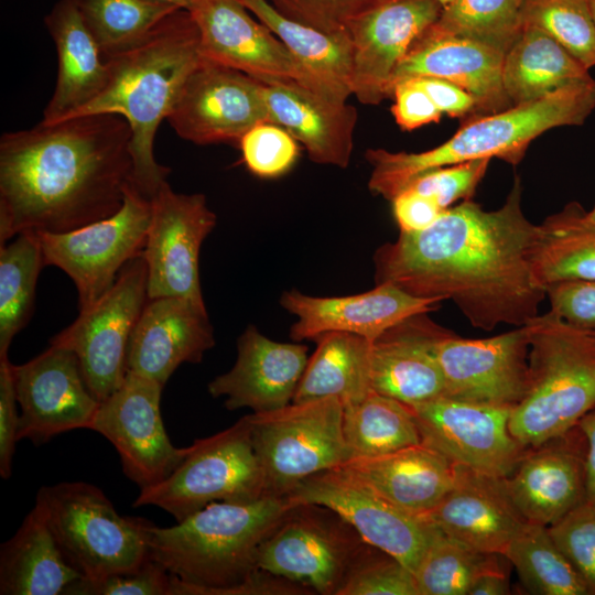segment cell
<instances>
[{
  "instance_id": "1",
  "label": "cell",
  "mask_w": 595,
  "mask_h": 595,
  "mask_svg": "<svg viewBox=\"0 0 595 595\" xmlns=\"http://www.w3.org/2000/svg\"><path fill=\"white\" fill-rule=\"evenodd\" d=\"M517 176L505 204L485 210L466 199L428 228L401 232L375 253L376 284L451 300L473 327L522 326L547 298L531 268L537 225L523 214Z\"/></svg>"
},
{
  "instance_id": "2",
  "label": "cell",
  "mask_w": 595,
  "mask_h": 595,
  "mask_svg": "<svg viewBox=\"0 0 595 595\" xmlns=\"http://www.w3.org/2000/svg\"><path fill=\"white\" fill-rule=\"evenodd\" d=\"M132 132L116 113L6 132L0 140V245L23 232H65L121 208L133 181Z\"/></svg>"
},
{
  "instance_id": "3",
  "label": "cell",
  "mask_w": 595,
  "mask_h": 595,
  "mask_svg": "<svg viewBox=\"0 0 595 595\" xmlns=\"http://www.w3.org/2000/svg\"><path fill=\"white\" fill-rule=\"evenodd\" d=\"M102 57L107 65L104 88L71 118L122 116L132 132L133 182L151 198L170 173L154 158L156 131L202 61L197 25L190 11L178 9L137 43Z\"/></svg>"
},
{
  "instance_id": "4",
  "label": "cell",
  "mask_w": 595,
  "mask_h": 595,
  "mask_svg": "<svg viewBox=\"0 0 595 595\" xmlns=\"http://www.w3.org/2000/svg\"><path fill=\"white\" fill-rule=\"evenodd\" d=\"M293 507L286 497L217 501L171 527L147 519L149 556L172 576V595H229L257 570L259 547Z\"/></svg>"
},
{
  "instance_id": "5",
  "label": "cell",
  "mask_w": 595,
  "mask_h": 595,
  "mask_svg": "<svg viewBox=\"0 0 595 595\" xmlns=\"http://www.w3.org/2000/svg\"><path fill=\"white\" fill-rule=\"evenodd\" d=\"M595 109V79L560 89L542 99L507 110L470 117L444 143L422 152L369 149V190L391 201L412 178L426 171L479 159L517 165L529 144L543 132L583 125Z\"/></svg>"
},
{
  "instance_id": "6",
  "label": "cell",
  "mask_w": 595,
  "mask_h": 595,
  "mask_svg": "<svg viewBox=\"0 0 595 595\" xmlns=\"http://www.w3.org/2000/svg\"><path fill=\"white\" fill-rule=\"evenodd\" d=\"M524 325L529 383L512 409L509 430L523 446L533 447L577 424L595 405V333L552 311Z\"/></svg>"
},
{
  "instance_id": "7",
  "label": "cell",
  "mask_w": 595,
  "mask_h": 595,
  "mask_svg": "<svg viewBox=\"0 0 595 595\" xmlns=\"http://www.w3.org/2000/svg\"><path fill=\"white\" fill-rule=\"evenodd\" d=\"M35 506L67 564L86 581L139 569L150 556L147 519L123 517L97 486L63 482L43 486Z\"/></svg>"
},
{
  "instance_id": "8",
  "label": "cell",
  "mask_w": 595,
  "mask_h": 595,
  "mask_svg": "<svg viewBox=\"0 0 595 595\" xmlns=\"http://www.w3.org/2000/svg\"><path fill=\"white\" fill-rule=\"evenodd\" d=\"M266 495L248 415L187 446L181 464L162 482L140 489L133 507L155 506L180 522L217 501H253Z\"/></svg>"
},
{
  "instance_id": "9",
  "label": "cell",
  "mask_w": 595,
  "mask_h": 595,
  "mask_svg": "<svg viewBox=\"0 0 595 595\" xmlns=\"http://www.w3.org/2000/svg\"><path fill=\"white\" fill-rule=\"evenodd\" d=\"M343 415L336 398L248 414L267 496L284 497L309 476L349 459Z\"/></svg>"
},
{
  "instance_id": "10",
  "label": "cell",
  "mask_w": 595,
  "mask_h": 595,
  "mask_svg": "<svg viewBox=\"0 0 595 595\" xmlns=\"http://www.w3.org/2000/svg\"><path fill=\"white\" fill-rule=\"evenodd\" d=\"M372 545L324 506H293L261 542L257 567L312 589L337 595Z\"/></svg>"
},
{
  "instance_id": "11",
  "label": "cell",
  "mask_w": 595,
  "mask_h": 595,
  "mask_svg": "<svg viewBox=\"0 0 595 595\" xmlns=\"http://www.w3.org/2000/svg\"><path fill=\"white\" fill-rule=\"evenodd\" d=\"M151 219V198L134 182L111 216L65 232L36 231L44 266H55L74 282L78 307L96 302L121 269L142 255Z\"/></svg>"
},
{
  "instance_id": "12",
  "label": "cell",
  "mask_w": 595,
  "mask_h": 595,
  "mask_svg": "<svg viewBox=\"0 0 595 595\" xmlns=\"http://www.w3.org/2000/svg\"><path fill=\"white\" fill-rule=\"evenodd\" d=\"M293 505L315 504L346 520L370 545L390 554L413 574L441 530L338 466L302 480L286 496Z\"/></svg>"
},
{
  "instance_id": "13",
  "label": "cell",
  "mask_w": 595,
  "mask_h": 595,
  "mask_svg": "<svg viewBox=\"0 0 595 595\" xmlns=\"http://www.w3.org/2000/svg\"><path fill=\"white\" fill-rule=\"evenodd\" d=\"M148 270L140 256L129 261L115 283L50 344L72 350L84 379L98 401L122 383L133 328L148 301Z\"/></svg>"
},
{
  "instance_id": "14",
  "label": "cell",
  "mask_w": 595,
  "mask_h": 595,
  "mask_svg": "<svg viewBox=\"0 0 595 595\" xmlns=\"http://www.w3.org/2000/svg\"><path fill=\"white\" fill-rule=\"evenodd\" d=\"M216 214L203 194H180L164 181L151 197V219L141 257L148 298L186 299L206 310L199 281V251L215 228Z\"/></svg>"
},
{
  "instance_id": "15",
  "label": "cell",
  "mask_w": 595,
  "mask_h": 595,
  "mask_svg": "<svg viewBox=\"0 0 595 595\" xmlns=\"http://www.w3.org/2000/svg\"><path fill=\"white\" fill-rule=\"evenodd\" d=\"M164 386L127 371L118 389L99 402L89 430L116 448L125 475L140 489L166 478L184 459L187 447L172 444L160 403Z\"/></svg>"
},
{
  "instance_id": "16",
  "label": "cell",
  "mask_w": 595,
  "mask_h": 595,
  "mask_svg": "<svg viewBox=\"0 0 595 595\" xmlns=\"http://www.w3.org/2000/svg\"><path fill=\"white\" fill-rule=\"evenodd\" d=\"M411 408L422 443L454 464L508 477L528 448L510 433L511 407L441 396Z\"/></svg>"
},
{
  "instance_id": "17",
  "label": "cell",
  "mask_w": 595,
  "mask_h": 595,
  "mask_svg": "<svg viewBox=\"0 0 595 595\" xmlns=\"http://www.w3.org/2000/svg\"><path fill=\"white\" fill-rule=\"evenodd\" d=\"M166 120L178 137L198 145L238 143L253 126L269 121L263 84L202 57Z\"/></svg>"
},
{
  "instance_id": "18",
  "label": "cell",
  "mask_w": 595,
  "mask_h": 595,
  "mask_svg": "<svg viewBox=\"0 0 595 595\" xmlns=\"http://www.w3.org/2000/svg\"><path fill=\"white\" fill-rule=\"evenodd\" d=\"M20 408L18 440L39 445L77 429H88L99 401L88 388L76 355L50 344L22 365H11Z\"/></svg>"
},
{
  "instance_id": "19",
  "label": "cell",
  "mask_w": 595,
  "mask_h": 595,
  "mask_svg": "<svg viewBox=\"0 0 595 595\" xmlns=\"http://www.w3.org/2000/svg\"><path fill=\"white\" fill-rule=\"evenodd\" d=\"M445 396L515 408L529 383L526 325L487 338H462L450 332L437 343Z\"/></svg>"
},
{
  "instance_id": "20",
  "label": "cell",
  "mask_w": 595,
  "mask_h": 595,
  "mask_svg": "<svg viewBox=\"0 0 595 595\" xmlns=\"http://www.w3.org/2000/svg\"><path fill=\"white\" fill-rule=\"evenodd\" d=\"M446 0H386L347 28L351 43L353 95L364 105L391 97L396 67L412 43L435 23Z\"/></svg>"
},
{
  "instance_id": "21",
  "label": "cell",
  "mask_w": 595,
  "mask_h": 595,
  "mask_svg": "<svg viewBox=\"0 0 595 595\" xmlns=\"http://www.w3.org/2000/svg\"><path fill=\"white\" fill-rule=\"evenodd\" d=\"M190 13L203 58L260 83L294 82L310 89L306 74L279 37L241 0H193Z\"/></svg>"
},
{
  "instance_id": "22",
  "label": "cell",
  "mask_w": 595,
  "mask_h": 595,
  "mask_svg": "<svg viewBox=\"0 0 595 595\" xmlns=\"http://www.w3.org/2000/svg\"><path fill=\"white\" fill-rule=\"evenodd\" d=\"M440 302L439 299L414 296L389 282L347 296H311L290 290L280 298L281 306L296 316L290 329L294 342L340 332L372 343L402 321L436 310Z\"/></svg>"
},
{
  "instance_id": "23",
  "label": "cell",
  "mask_w": 595,
  "mask_h": 595,
  "mask_svg": "<svg viewBox=\"0 0 595 595\" xmlns=\"http://www.w3.org/2000/svg\"><path fill=\"white\" fill-rule=\"evenodd\" d=\"M586 456L587 440L578 424L527 448L506 477L527 521L549 527L585 500Z\"/></svg>"
},
{
  "instance_id": "24",
  "label": "cell",
  "mask_w": 595,
  "mask_h": 595,
  "mask_svg": "<svg viewBox=\"0 0 595 595\" xmlns=\"http://www.w3.org/2000/svg\"><path fill=\"white\" fill-rule=\"evenodd\" d=\"M502 61L501 52L435 22L419 35L396 67L390 93L402 80L436 77L470 94L477 116L500 112L512 107L504 88Z\"/></svg>"
},
{
  "instance_id": "25",
  "label": "cell",
  "mask_w": 595,
  "mask_h": 595,
  "mask_svg": "<svg viewBox=\"0 0 595 595\" xmlns=\"http://www.w3.org/2000/svg\"><path fill=\"white\" fill-rule=\"evenodd\" d=\"M237 350L231 369L208 383L213 398L225 397L228 410L250 409L252 413L292 403L309 360L307 346L272 340L249 325L237 340Z\"/></svg>"
},
{
  "instance_id": "26",
  "label": "cell",
  "mask_w": 595,
  "mask_h": 595,
  "mask_svg": "<svg viewBox=\"0 0 595 595\" xmlns=\"http://www.w3.org/2000/svg\"><path fill=\"white\" fill-rule=\"evenodd\" d=\"M426 517L445 536L502 556L527 522L512 500L506 477L458 464L453 486Z\"/></svg>"
},
{
  "instance_id": "27",
  "label": "cell",
  "mask_w": 595,
  "mask_h": 595,
  "mask_svg": "<svg viewBox=\"0 0 595 595\" xmlns=\"http://www.w3.org/2000/svg\"><path fill=\"white\" fill-rule=\"evenodd\" d=\"M215 345L207 310L186 299H148L131 334L126 367L165 386L184 363L197 364Z\"/></svg>"
},
{
  "instance_id": "28",
  "label": "cell",
  "mask_w": 595,
  "mask_h": 595,
  "mask_svg": "<svg viewBox=\"0 0 595 595\" xmlns=\"http://www.w3.org/2000/svg\"><path fill=\"white\" fill-rule=\"evenodd\" d=\"M425 314L402 321L371 344L372 390L410 407L445 396L436 348L450 331Z\"/></svg>"
},
{
  "instance_id": "29",
  "label": "cell",
  "mask_w": 595,
  "mask_h": 595,
  "mask_svg": "<svg viewBox=\"0 0 595 595\" xmlns=\"http://www.w3.org/2000/svg\"><path fill=\"white\" fill-rule=\"evenodd\" d=\"M263 84L269 121L302 144L311 161L345 169L349 165L357 109L332 101L294 82Z\"/></svg>"
},
{
  "instance_id": "30",
  "label": "cell",
  "mask_w": 595,
  "mask_h": 595,
  "mask_svg": "<svg viewBox=\"0 0 595 595\" xmlns=\"http://www.w3.org/2000/svg\"><path fill=\"white\" fill-rule=\"evenodd\" d=\"M44 21L57 53L55 89L42 119L51 123L71 118L101 91L107 65L79 0H60Z\"/></svg>"
},
{
  "instance_id": "31",
  "label": "cell",
  "mask_w": 595,
  "mask_h": 595,
  "mask_svg": "<svg viewBox=\"0 0 595 595\" xmlns=\"http://www.w3.org/2000/svg\"><path fill=\"white\" fill-rule=\"evenodd\" d=\"M340 467L399 507L426 516L451 489L455 464L420 443L377 457H353Z\"/></svg>"
},
{
  "instance_id": "32",
  "label": "cell",
  "mask_w": 595,
  "mask_h": 595,
  "mask_svg": "<svg viewBox=\"0 0 595 595\" xmlns=\"http://www.w3.org/2000/svg\"><path fill=\"white\" fill-rule=\"evenodd\" d=\"M241 1L284 44L306 74L312 91L332 101H347L353 95V55L347 33L328 34L292 21L268 0Z\"/></svg>"
},
{
  "instance_id": "33",
  "label": "cell",
  "mask_w": 595,
  "mask_h": 595,
  "mask_svg": "<svg viewBox=\"0 0 595 595\" xmlns=\"http://www.w3.org/2000/svg\"><path fill=\"white\" fill-rule=\"evenodd\" d=\"M78 578L34 505L15 533L1 544L0 594L64 595Z\"/></svg>"
},
{
  "instance_id": "34",
  "label": "cell",
  "mask_w": 595,
  "mask_h": 595,
  "mask_svg": "<svg viewBox=\"0 0 595 595\" xmlns=\"http://www.w3.org/2000/svg\"><path fill=\"white\" fill-rule=\"evenodd\" d=\"M591 78L589 69L533 26L523 25L504 54L502 83L512 106L542 99Z\"/></svg>"
},
{
  "instance_id": "35",
  "label": "cell",
  "mask_w": 595,
  "mask_h": 595,
  "mask_svg": "<svg viewBox=\"0 0 595 595\" xmlns=\"http://www.w3.org/2000/svg\"><path fill=\"white\" fill-rule=\"evenodd\" d=\"M538 284L595 280V221L577 202L537 225L530 253Z\"/></svg>"
},
{
  "instance_id": "36",
  "label": "cell",
  "mask_w": 595,
  "mask_h": 595,
  "mask_svg": "<svg viewBox=\"0 0 595 595\" xmlns=\"http://www.w3.org/2000/svg\"><path fill=\"white\" fill-rule=\"evenodd\" d=\"M309 358L292 402L336 398L343 407L364 399L370 391L371 342L340 332L321 335Z\"/></svg>"
},
{
  "instance_id": "37",
  "label": "cell",
  "mask_w": 595,
  "mask_h": 595,
  "mask_svg": "<svg viewBox=\"0 0 595 595\" xmlns=\"http://www.w3.org/2000/svg\"><path fill=\"white\" fill-rule=\"evenodd\" d=\"M343 431L353 457H377L422 443L410 405L376 391L344 405Z\"/></svg>"
},
{
  "instance_id": "38",
  "label": "cell",
  "mask_w": 595,
  "mask_h": 595,
  "mask_svg": "<svg viewBox=\"0 0 595 595\" xmlns=\"http://www.w3.org/2000/svg\"><path fill=\"white\" fill-rule=\"evenodd\" d=\"M504 556L515 566L531 594L589 595L582 576L555 543L547 526L527 521Z\"/></svg>"
},
{
  "instance_id": "39",
  "label": "cell",
  "mask_w": 595,
  "mask_h": 595,
  "mask_svg": "<svg viewBox=\"0 0 595 595\" xmlns=\"http://www.w3.org/2000/svg\"><path fill=\"white\" fill-rule=\"evenodd\" d=\"M43 255L34 232L0 246V358L8 357L14 336L29 323Z\"/></svg>"
},
{
  "instance_id": "40",
  "label": "cell",
  "mask_w": 595,
  "mask_h": 595,
  "mask_svg": "<svg viewBox=\"0 0 595 595\" xmlns=\"http://www.w3.org/2000/svg\"><path fill=\"white\" fill-rule=\"evenodd\" d=\"M499 555L474 549L441 531L414 573L419 595H468L480 576L506 573Z\"/></svg>"
},
{
  "instance_id": "41",
  "label": "cell",
  "mask_w": 595,
  "mask_h": 595,
  "mask_svg": "<svg viewBox=\"0 0 595 595\" xmlns=\"http://www.w3.org/2000/svg\"><path fill=\"white\" fill-rule=\"evenodd\" d=\"M79 8L102 56L137 43L180 9L150 0H79Z\"/></svg>"
},
{
  "instance_id": "42",
  "label": "cell",
  "mask_w": 595,
  "mask_h": 595,
  "mask_svg": "<svg viewBox=\"0 0 595 595\" xmlns=\"http://www.w3.org/2000/svg\"><path fill=\"white\" fill-rule=\"evenodd\" d=\"M523 0H446L436 23L502 54L521 31Z\"/></svg>"
},
{
  "instance_id": "43",
  "label": "cell",
  "mask_w": 595,
  "mask_h": 595,
  "mask_svg": "<svg viewBox=\"0 0 595 595\" xmlns=\"http://www.w3.org/2000/svg\"><path fill=\"white\" fill-rule=\"evenodd\" d=\"M521 25L550 35L587 69L595 66V23L586 0H523Z\"/></svg>"
},
{
  "instance_id": "44",
  "label": "cell",
  "mask_w": 595,
  "mask_h": 595,
  "mask_svg": "<svg viewBox=\"0 0 595 595\" xmlns=\"http://www.w3.org/2000/svg\"><path fill=\"white\" fill-rule=\"evenodd\" d=\"M246 167L256 176L275 178L295 164L299 142L282 127L263 121L249 129L238 142Z\"/></svg>"
},
{
  "instance_id": "45",
  "label": "cell",
  "mask_w": 595,
  "mask_h": 595,
  "mask_svg": "<svg viewBox=\"0 0 595 595\" xmlns=\"http://www.w3.org/2000/svg\"><path fill=\"white\" fill-rule=\"evenodd\" d=\"M337 595H419L414 574L390 554L371 547Z\"/></svg>"
},
{
  "instance_id": "46",
  "label": "cell",
  "mask_w": 595,
  "mask_h": 595,
  "mask_svg": "<svg viewBox=\"0 0 595 595\" xmlns=\"http://www.w3.org/2000/svg\"><path fill=\"white\" fill-rule=\"evenodd\" d=\"M548 528L582 576L588 594L595 595V504L584 500Z\"/></svg>"
},
{
  "instance_id": "47",
  "label": "cell",
  "mask_w": 595,
  "mask_h": 595,
  "mask_svg": "<svg viewBox=\"0 0 595 595\" xmlns=\"http://www.w3.org/2000/svg\"><path fill=\"white\" fill-rule=\"evenodd\" d=\"M490 160H473L426 171L412 178L401 191L410 190L432 197L447 209L457 201L472 199Z\"/></svg>"
},
{
  "instance_id": "48",
  "label": "cell",
  "mask_w": 595,
  "mask_h": 595,
  "mask_svg": "<svg viewBox=\"0 0 595 595\" xmlns=\"http://www.w3.org/2000/svg\"><path fill=\"white\" fill-rule=\"evenodd\" d=\"M386 0H268L283 17L328 34L347 33L359 15Z\"/></svg>"
},
{
  "instance_id": "49",
  "label": "cell",
  "mask_w": 595,
  "mask_h": 595,
  "mask_svg": "<svg viewBox=\"0 0 595 595\" xmlns=\"http://www.w3.org/2000/svg\"><path fill=\"white\" fill-rule=\"evenodd\" d=\"M173 576L148 559L139 569L99 581L78 578L64 595H172Z\"/></svg>"
},
{
  "instance_id": "50",
  "label": "cell",
  "mask_w": 595,
  "mask_h": 595,
  "mask_svg": "<svg viewBox=\"0 0 595 595\" xmlns=\"http://www.w3.org/2000/svg\"><path fill=\"white\" fill-rule=\"evenodd\" d=\"M545 295L550 311L574 327L595 333V280L552 283Z\"/></svg>"
},
{
  "instance_id": "51",
  "label": "cell",
  "mask_w": 595,
  "mask_h": 595,
  "mask_svg": "<svg viewBox=\"0 0 595 595\" xmlns=\"http://www.w3.org/2000/svg\"><path fill=\"white\" fill-rule=\"evenodd\" d=\"M11 365L8 357L0 358V475L4 479L12 474L20 422Z\"/></svg>"
},
{
  "instance_id": "52",
  "label": "cell",
  "mask_w": 595,
  "mask_h": 595,
  "mask_svg": "<svg viewBox=\"0 0 595 595\" xmlns=\"http://www.w3.org/2000/svg\"><path fill=\"white\" fill-rule=\"evenodd\" d=\"M391 97L394 99L391 112L403 130L411 131L441 120L443 113L413 78L396 84Z\"/></svg>"
},
{
  "instance_id": "53",
  "label": "cell",
  "mask_w": 595,
  "mask_h": 595,
  "mask_svg": "<svg viewBox=\"0 0 595 595\" xmlns=\"http://www.w3.org/2000/svg\"><path fill=\"white\" fill-rule=\"evenodd\" d=\"M390 202L401 232L423 230L445 210L434 198L410 190L401 191Z\"/></svg>"
},
{
  "instance_id": "54",
  "label": "cell",
  "mask_w": 595,
  "mask_h": 595,
  "mask_svg": "<svg viewBox=\"0 0 595 595\" xmlns=\"http://www.w3.org/2000/svg\"><path fill=\"white\" fill-rule=\"evenodd\" d=\"M413 79L426 91L442 113L459 118L462 121L477 116L476 100L459 86L436 77H415Z\"/></svg>"
},
{
  "instance_id": "55",
  "label": "cell",
  "mask_w": 595,
  "mask_h": 595,
  "mask_svg": "<svg viewBox=\"0 0 595 595\" xmlns=\"http://www.w3.org/2000/svg\"><path fill=\"white\" fill-rule=\"evenodd\" d=\"M577 424L587 440L585 500L595 504V405L580 419Z\"/></svg>"
},
{
  "instance_id": "56",
  "label": "cell",
  "mask_w": 595,
  "mask_h": 595,
  "mask_svg": "<svg viewBox=\"0 0 595 595\" xmlns=\"http://www.w3.org/2000/svg\"><path fill=\"white\" fill-rule=\"evenodd\" d=\"M510 593L506 573H489L480 576L473 584L468 595H507Z\"/></svg>"
},
{
  "instance_id": "57",
  "label": "cell",
  "mask_w": 595,
  "mask_h": 595,
  "mask_svg": "<svg viewBox=\"0 0 595 595\" xmlns=\"http://www.w3.org/2000/svg\"><path fill=\"white\" fill-rule=\"evenodd\" d=\"M150 1L171 4V6L177 7L180 9L187 10V11L190 10V8H191V6L193 3V0H150Z\"/></svg>"
},
{
  "instance_id": "58",
  "label": "cell",
  "mask_w": 595,
  "mask_h": 595,
  "mask_svg": "<svg viewBox=\"0 0 595 595\" xmlns=\"http://www.w3.org/2000/svg\"><path fill=\"white\" fill-rule=\"evenodd\" d=\"M586 1L588 3L589 11L595 23V0H586Z\"/></svg>"
},
{
  "instance_id": "59",
  "label": "cell",
  "mask_w": 595,
  "mask_h": 595,
  "mask_svg": "<svg viewBox=\"0 0 595 595\" xmlns=\"http://www.w3.org/2000/svg\"><path fill=\"white\" fill-rule=\"evenodd\" d=\"M587 217L592 220V221H595V205L594 207L587 212Z\"/></svg>"
}]
</instances>
